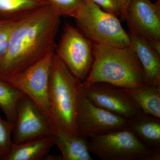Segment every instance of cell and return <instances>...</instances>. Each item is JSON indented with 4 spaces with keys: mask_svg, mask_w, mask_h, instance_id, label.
<instances>
[{
    "mask_svg": "<svg viewBox=\"0 0 160 160\" xmlns=\"http://www.w3.org/2000/svg\"><path fill=\"white\" fill-rule=\"evenodd\" d=\"M61 17L47 5L18 20L0 61V78L4 80L23 71L54 51Z\"/></svg>",
    "mask_w": 160,
    "mask_h": 160,
    "instance_id": "obj_1",
    "label": "cell"
},
{
    "mask_svg": "<svg viewBox=\"0 0 160 160\" xmlns=\"http://www.w3.org/2000/svg\"><path fill=\"white\" fill-rule=\"evenodd\" d=\"M93 62L82 82L84 85L102 82L124 88L145 85L142 67L130 46L119 47L93 42Z\"/></svg>",
    "mask_w": 160,
    "mask_h": 160,
    "instance_id": "obj_2",
    "label": "cell"
},
{
    "mask_svg": "<svg viewBox=\"0 0 160 160\" xmlns=\"http://www.w3.org/2000/svg\"><path fill=\"white\" fill-rule=\"evenodd\" d=\"M82 82L54 52L49 78L48 116L53 134L78 135V98Z\"/></svg>",
    "mask_w": 160,
    "mask_h": 160,
    "instance_id": "obj_3",
    "label": "cell"
},
{
    "mask_svg": "<svg viewBox=\"0 0 160 160\" xmlns=\"http://www.w3.org/2000/svg\"><path fill=\"white\" fill-rule=\"evenodd\" d=\"M74 19L93 43L119 47L130 46L129 34L117 17L104 11L91 0H85Z\"/></svg>",
    "mask_w": 160,
    "mask_h": 160,
    "instance_id": "obj_4",
    "label": "cell"
},
{
    "mask_svg": "<svg viewBox=\"0 0 160 160\" xmlns=\"http://www.w3.org/2000/svg\"><path fill=\"white\" fill-rule=\"evenodd\" d=\"M89 149L90 153L102 160H160V152L147 147L130 130L92 138Z\"/></svg>",
    "mask_w": 160,
    "mask_h": 160,
    "instance_id": "obj_5",
    "label": "cell"
},
{
    "mask_svg": "<svg viewBox=\"0 0 160 160\" xmlns=\"http://www.w3.org/2000/svg\"><path fill=\"white\" fill-rule=\"evenodd\" d=\"M54 52L76 78L86 79L93 60V42L89 38L66 23Z\"/></svg>",
    "mask_w": 160,
    "mask_h": 160,
    "instance_id": "obj_6",
    "label": "cell"
},
{
    "mask_svg": "<svg viewBox=\"0 0 160 160\" xmlns=\"http://www.w3.org/2000/svg\"><path fill=\"white\" fill-rule=\"evenodd\" d=\"M54 52H50L23 71L3 80L30 98L48 117L49 78Z\"/></svg>",
    "mask_w": 160,
    "mask_h": 160,
    "instance_id": "obj_7",
    "label": "cell"
},
{
    "mask_svg": "<svg viewBox=\"0 0 160 160\" xmlns=\"http://www.w3.org/2000/svg\"><path fill=\"white\" fill-rule=\"evenodd\" d=\"M77 124L78 135L87 138L129 130L128 119L97 106L80 90L78 98Z\"/></svg>",
    "mask_w": 160,
    "mask_h": 160,
    "instance_id": "obj_8",
    "label": "cell"
},
{
    "mask_svg": "<svg viewBox=\"0 0 160 160\" xmlns=\"http://www.w3.org/2000/svg\"><path fill=\"white\" fill-rule=\"evenodd\" d=\"M125 21L129 31L145 38L160 54V0H131Z\"/></svg>",
    "mask_w": 160,
    "mask_h": 160,
    "instance_id": "obj_9",
    "label": "cell"
},
{
    "mask_svg": "<svg viewBox=\"0 0 160 160\" xmlns=\"http://www.w3.org/2000/svg\"><path fill=\"white\" fill-rule=\"evenodd\" d=\"M16 112L12 143L21 144L52 135L49 118L26 95L18 103Z\"/></svg>",
    "mask_w": 160,
    "mask_h": 160,
    "instance_id": "obj_10",
    "label": "cell"
},
{
    "mask_svg": "<svg viewBox=\"0 0 160 160\" xmlns=\"http://www.w3.org/2000/svg\"><path fill=\"white\" fill-rule=\"evenodd\" d=\"M80 92L93 104L102 109L129 119L142 110L124 88L106 82L85 85Z\"/></svg>",
    "mask_w": 160,
    "mask_h": 160,
    "instance_id": "obj_11",
    "label": "cell"
},
{
    "mask_svg": "<svg viewBox=\"0 0 160 160\" xmlns=\"http://www.w3.org/2000/svg\"><path fill=\"white\" fill-rule=\"evenodd\" d=\"M128 34L130 47L142 67L145 85L160 86V54L144 38L130 31Z\"/></svg>",
    "mask_w": 160,
    "mask_h": 160,
    "instance_id": "obj_12",
    "label": "cell"
},
{
    "mask_svg": "<svg viewBox=\"0 0 160 160\" xmlns=\"http://www.w3.org/2000/svg\"><path fill=\"white\" fill-rule=\"evenodd\" d=\"M128 119L129 130L149 149L160 152V119L142 110Z\"/></svg>",
    "mask_w": 160,
    "mask_h": 160,
    "instance_id": "obj_13",
    "label": "cell"
},
{
    "mask_svg": "<svg viewBox=\"0 0 160 160\" xmlns=\"http://www.w3.org/2000/svg\"><path fill=\"white\" fill-rule=\"evenodd\" d=\"M54 145L60 149L63 160H92L88 138L62 133L52 134Z\"/></svg>",
    "mask_w": 160,
    "mask_h": 160,
    "instance_id": "obj_14",
    "label": "cell"
},
{
    "mask_svg": "<svg viewBox=\"0 0 160 160\" xmlns=\"http://www.w3.org/2000/svg\"><path fill=\"white\" fill-rule=\"evenodd\" d=\"M54 145L52 136L21 144L12 143L5 160L44 159Z\"/></svg>",
    "mask_w": 160,
    "mask_h": 160,
    "instance_id": "obj_15",
    "label": "cell"
},
{
    "mask_svg": "<svg viewBox=\"0 0 160 160\" xmlns=\"http://www.w3.org/2000/svg\"><path fill=\"white\" fill-rule=\"evenodd\" d=\"M124 89L143 111L160 119V86Z\"/></svg>",
    "mask_w": 160,
    "mask_h": 160,
    "instance_id": "obj_16",
    "label": "cell"
},
{
    "mask_svg": "<svg viewBox=\"0 0 160 160\" xmlns=\"http://www.w3.org/2000/svg\"><path fill=\"white\" fill-rule=\"evenodd\" d=\"M47 5L46 0H0V20L19 18Z\"/></svg>",
    "mask_w": 160,
    "mask_h": 160,
    "instance_id": "obj_17",
    "label": "cell"
},
{
    "mask_svg": "<svg viewBox=\"0 0 160 160\" xmlns=\"http://www.w3.org/2000/svg\"><path fill=\"white\" fill-rule=\"evenodd\" d=\"M25 95L0 78V110L5 114L6 120L14 122L18 103Z\"/></svg>",
    "mask_w": 160,
    "mask_h": 160,
    "instance_id": "obj_18",
    "label": "cell"
},
{
    "mask_svg": "<svg viewBox=\"0 0 160 160\" xmlns=\"http://www.w3.org/2000/svg\"><path fill=\"white\" fill-rule=\"evenodd\" d=\"M61 16L74 18L82 7L85 0H46Z\"/></svg>",
    "mask_w": 160,
    "mask_h": 160,
    "instance_id": "obj_19",
    "label": "cell"
},
{
    "mask_svg": "<svg viewBox=\"0 0 160 160\" xmlns=\"http://www.w3.org/2000/svg\"><path fill=\"white\" fill-rule=\"evenodd\" d=\"M14 122L4 120L0 115V160H5L12 144Z\"/></svg>",
    "mask_w": 160,
    "mask_h": 160,
    "instance_id": "obj_20",
    "label": "cell"
},
{
    "mask_svg": "<svg viewBox=\"0 0 160 160\" xmlns=\"http://www.w3.org/2000/svg\"><path fill=\"white\" fill-rule=\"evenodd\" d=\"M20 18L9 20H0V61L6 52L12 30Z\"/></svg>",
    "mask_w": 160,
    "mask_h": 160,
    "instance_id": "obj_21",
    "label": "cell"
},
{
    "mask_svg": "<svg viewBox=\"0 0 160 160\" xmlns=\"http://www.w3.org/2000/svg\"><path fill=\"white\" fill-rule=\"evenodd\" d=\"M108 13L118 16L121 14L119 5L117 0H91Z\"/></svg>",
    "mask_w": 160,
    "mask_h": 160,
    "instance_id": "obj_22",
    "label": "cell"
},
{
    "mask_svg": "<svg viewBox=\"0 0 160 160\" xmlns=\"http://www.w3.org/2000/svg\"><path fill=\"white\" fill-rule=\"evenodd\" d=\"M119 5L120 12H121V19L122 21H125V15L127 7L131 0H117Z\"/></svg>",
    "mask_w": 160,
    "mask_h": 160,
    "instance_id": "obj_23",
    "label": "cell"
}]
</instances>
